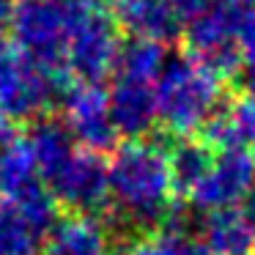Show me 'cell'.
<instances>
[{
  "mask_svg": "<svg viewBox=\"0 0 255 255\" xmlns=\"http://www.w3.org/2000/svg\"><path fill=\"white\" fill-rule=\"evenodd\" d=\"M154 91L159 124L176 137L200 132L206 121L225 105L222 77L189 52L167 58Z\"/></svg>",
  "mask_w": 255,
  "mask_h": 255,
  "instance_id": "2",
  "label": "cell"
},
{
  "mask_svg": "<svg viewBox=\"0 0 255 255\" xmlns=\"http://www.w3.org/2000/svg\"><path fill=\"white\" fill-rule=\"evenodd\" d=\"M25 140H28L30 151H33V159H36V165H39V173H41L44 181L55 170H61V167L72 159L74 151H77L74 148L77 140H74L69 124L61 121V118H50V116L36 118V121L30 124Z\"/></svg>",
  "mask_w": 255,
  "mask_h": 255,
  "instance_id": "13",
  "label": "cell"
},
{
  "mask_svg": "<svg viewBox=\"0 0 255 255\" xmlns=\"http://www.w3.org/2000/svg\"><path fill=\"white\" fill-rule=\"evenodd\" d=\"M63 113L74 140L96 154H113L118 148V129L110 116V94L96 83H80L63 96Z\"/></svg>",
  "mask_w": 255,
  "mask_h": 255,
  "instance_id": "8",
  "label": "cell"
},
{
  "mask_svg": "<svg viewBox=\"0 0 255 255\" xmlns=\"http://www.w3.org/2000/svg\"><path fill=\"white\" fill-rule=\"evenodd\" d=\"M50 255H113V233L96 214H66L50 231Z\"/></svg>",
  "mask_w": 255,
  "mask_h": 255,
  "instance_id": "12",
  "label": "cell"
},
{
  "mask_svg": "<svg viewBox=\"0 0 255 255\" xmlns=\"http://www.w3.org/2000/svg\"><path fill=\"white\" fill-rule=\"evenodd\" d=\"M110 116L118 134L127 140H143L154 132L159 124V107H156V91L151 83L118 77L110 88Z\"/></svg>",
  "mask_w": 255,
  "mask_h": 255,
  "instance_id": "10",
  "label": "cell"
},
{
  "mask_svg": "<svg viewBox=\"0 0 255 255\" xmlns=\"http://www.w3.org/2000/svg\"><path fill=\"white\" fill-rule=\"evenodd\" d=\"M91 0H17L11 14V41L41 72L66 69V50L74 25Z\"/></svg>",
  "mask_w": 255,
  "mask_h": 255,
  "instance_id": "3",
  "label": "cell"
},
{
  "mask_svg": "<svg viewBox=\"0 0 255 255\" xmlns=\"http://www.w3.org/2000/svg\"><path fill=\"white\" fill-rule=\"evenodd\" d=\"M203 244L214 255H255V225L239 209L206 214Z\"/></svg>",
  "mask_w": 255,
  "mask_h": 255,
  "instance_id": "15",
  "label": "cell"
},
{
  "mask_svg": "<svg viewBox=\"0 0 255 255\" xmlns=\"http://www.w3.org/2000/svg\"><path fill=\"white\" fill-rule=\"evenodd\" d=\"M217 6L231 19L247 66H255V0H217Z\"/></svg>",
  "mask_w": 255,
  "mask_h": 255,
  "instance_id": "20",
  "label": "cell"
},
{
  "mask_svg": "<svg viewBox=\"0 0 255 255\" xmlns=\"http://www.w3.org/2000/svg\"><path fill=\"white\" fill-rule=\"evenodd\" d=\"M121 25L105 8L91 6L74 25L72 39H69L66 61L69 69L80 83H96L107 80L118 66V52H121Z\"/></svg>",
  "mask_w": 255,
  "mask_h": 255,
  "instance_id": "5",
  "label": "cell"
},
{
  "mask_svg": "<svg viewBox=\"0 0 255 255\" xmlns=\"http://www.w3.org/2000/svg\"><path fill=\"white\" fill-rule=\"evenodd\" d=\"M22 222L36 233V236H50V231L55 228V222L61 220V203L55 200V195L50 192L44 181H36L33 187H28L25 192H19L17 198L6 200Z\"/></svg>",
  "mask_w": 255,
  "mask_h": 255,
  "instance_id": "18",
  "label": "cell"
},
{
  "mask_svg": "<svg viewBox=\"0 0 255 255\" xmlns=\"http://www.w3.org/2000/svg\"><path fill=\"white\" fill-rule=\"evenodd\" d=\"M184 255H214V253H211V250L206 247L203 242H192V239H189V242H187V250H184Z\"/></svg>",
  "mask_w": 255,
  "mask_h": 255,
  "instance_id": "25",
  "label": "cell"
},
{
  "mask_svg": "<svg viewBox=\"0 0 255 255\" xmlns=\"http://www.w3.org/2000/svg\"><path fill=\"white\" fill-rule=\"evenodd\" d=\"M244 214H247V220L255 225V181H253V187H250V192H247V198H244Z\"/></svg>",
  "mask_w": 255,
  "mask_h": 255,
  "instance_id": "24",
  "label": "cell"
},
{
  "mask_svg": "<svg viewBox=\"0 0 255 255\" xmlns=\"http://www.w3.org/2000/svg\"><path fill=\"white\" fill-rule=\"evenodd\" d=\"M167 44L154 39H145V36H132L121 44L118 52V77L124 80H137V83H154L162 74L167 63Z\"/></svg>",
  "mask_w": 255,
  "mask_h": 255,
  "instance_id": "16",
  "label": "cell"
},
{
  "mask_svg": "<svg viewBox=\"0 0 255 255\" xmlns=\"http://www.w3.org/2000/svg\"><path fill=\"white\" fill-rule=\"evenodd\" d=\"M184 44H187V52L192 58H198L200 63L211 69L214 74L225 77H236L242 72V47H239V39L233 33L231 19L225 17L220 6H211L209 11H203L200 17L189 19L184 25Z\"/></svg>",
  "mask_w": 255,
  "mask_h": 255,
  "instance_id": "9",
  "label": "cell"
},
{
  "mask_svg": "<svg viewBox=\"0 0 255 255\" xmlns=\"http://www.w3.org/2000/svg\"><path fill=\"white\" fill-rule=\"evenodd\" d=\"M94 6H99V8H105V6H118L121 0H91Z\"/></svg>",
  "mask_w": 255,
  "mask_h": 255,
  "instance_id": "26",
  "label": "cell"
},
{
  "mask_svg": "<svg viewBox=\"0 0 255 255\" xmlns=\"http://www.w3.org/2000/svg\"><path fill=\"white\" fill-rule=\"evenodd\" d=\"M217 151L206 143L203 137H192L184 134L176 137L167 145V165H170V181H173V192L178 198H187L198 181L209 173V167L214 165Z\"/></svg>",
  "mask_w": 255,
  "mask_h": 255,
  "instance_id": "14",
  "label": "cell"
},
{
  "mask_svg": "<svg viewBox=\"0 0 255 255\" xmlns=\"http://www.w3.org/2000/svg\"><path fill=\"white\" fill-rule=\"evenodd\" d=\"M116 19L132 36H145L162 44L184 39V19L170 0H121L116 6Z\"/></svg>",
  "mask_w": 255,
  "mask_h": 255,
  "instance_id": "11",
  "label": "cell"
},
{
  "mask_svg": "<svg viewBox=\"0 0 255 255\" xmlns=\"http://www.w3.org/2000/svg\"><path fill=\"white\" fill-rule=\"evenodd\" d=\"M52 105H61V91L39 66L28 61L11 39L0 33V116L11 121H36Z\"/></svg>",
  "mask_w": 255,
  "mask_h": 255,
  "instance_id": "4",
  "label": "cell"
},
{
  "mask_svg": "<svg viewBox=\"0 0 255 255\" xmlns=\"http://www.w3.org/2000/svg\"><path fill=\"white\" fill-rule=\"evenodd\" d=\"M14 6H17V0H0V33H3V28L11 25Z\"/></svg>",
  "mask_w": 255,
  "mask_h": 255,
  "instance_id": "23",
  "label": "cell"
},
{
  "mask_svg": "<svg viewBox=\"0 0 255 255\" xmlns=\"http://www.w3.org/2000/svg\"><path fill=\"white\" fill-rule=\"evenodd\" d=\"M214 3H217V0H170V6L176 8V14L184 19V22H189V19L200 17V14L209 11Z\"/></svg>",
  "mask_w": 255,
  "mask_h": 255,
  "instance_id": "22",
  "label": "cell"
},
{
  "mask_svg": "<svg viewBox=\"0 0 255 255\" xmlns=\"http://www.w3.org/2000/svg\"><path fill=\"white\" fill-rule=\"evenodd\" d=\"M39 176H41L39 165H36L33 151H30L25 137L0 148V195L6 200L17 198L19 192H25L36 181H41Z\"/></svg>",
  "mask_w": 255,
  "mask_h": 255,
  "instance_id": "17",
  "label": "cell"
},
{
  "mask_svg": "<svg viewBox=\"0 0 255 255\" xmlns=\"http://www.w3.org/2000/svg\"><path fill=\"white\" fill-rule=\"evenodd\" d=\"M189 236H176L165 231H151L127 244L124 255H184Z\"/></svg>",
  "mask_w": 255,
  "mask_h": 255,
  "instance_id": "21",
  "label": "cell"
},
{
  "mask_svg": "<svg viewBox=\"0 0 255 255\" xmlns=\"http://www.w3.org/2000/svg\"><path fill=\"white\" fill-rule=\"evenodd\" d=\"M110 189L129 225L159 231L176 192L167 165V145L156 140H127L113 151Z\"/></svg>",
  "mask_w": 255,
  "mask_h": 255,
  "instance_id": "1",
  "label": "cell"
},
{
  "mask_svg": "<svg viewBox=\"0 0 255 255\" xmlns=\"http://www.w3.org/2000/svg\"><path fill=\"white\" fill-rule=\"evenodd\" d=\"M47 187L55 195L63 209H72L74 214H96L110 206V162L105 154H96L88 148H77L72 159L47 178Z\"/></svg>",
  "mask_w": 255,
  "mask_h": 255,
  "instance_id": "6",
  "label": "cell"
},
{
  "mask_svg": "<svg viewBox=\"0 0 255 255\" xmlns=\"http://www.w3.org/2000/svg\"><path fill=\"white\" fill-rule=\"evenodd\" d=\"M253 181H255L253 148L217 151L214 165L198 181V187L187 195V200L198 211H203V214L222 211V209H236L239 203H244Z\"/></svg>",
  "mask_w": 255,
  "mask_h": 255,
  "instance_id": "7",
  "label": "cell"
},
{
  "mask_svg": "<svg viewBox=\"0 0 255 255\" xmlns=\"http://www.w3.org/2000/svg\"><path fill=\"white\" fill-rule=\"evenodd\" d=\"M39 236L8 203L0 206V255H36Z\"/></svg>",
  "mask_w": 255,
  "mask_h": 255,
  "instance_id": "19",
  "label": "cell"
}]
</instances>
